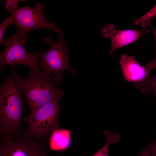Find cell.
<instances>
[{
	"label": "cell",
	"mask_w": 156,
	"mask_h": 156,
	"mask_svg": "<svg viewBox=\"0 0 156 156\" xmlns=\"http://www.w3.org/2000/svg\"><path fill=\"white\" fill-rule=\"evenodd\" d=\"M44 142L21 133L13 139L1 140L0 156H48Z\"/></svg>",
	"instance_id": "7"
},
{
	"label": "cell",
	"mask_w": 156,
	"mask_h": 156,
	"mask_svg": "<svg viewBox=\"0 0 156 156\" xmlns=\"http://www.w3.org/2000/svg\"><path fill=\"white\" fill-rule=\"evenodd\" d=\"M58 35V38L56 41L49 37L44 39V41L51 47L45 52L42 51L40 56L41 62L39 66L40 69L54 78L56 84L62 82L64 78L62 73L65 70L70 71L74 75L77 74L76 70L69 63L68 53L70 47L66 45L64 34Z\"/></svg>",
	"instance_id": "4"
},
{
	"label": "cell",
	"mask_w": 156,
	"mask_h": 156,
	"mask_svg": "<svg viewBox=\"0 0 156 156\" xmlns=\"http://www.w3.org/2000/svg\"><path fill=\"white\" fill-rule=\"evenodd\" d=\"M153 31L156 41V28L151 25L149 27ZM145 66L151 70L156 67V55L155 58L151 62L145 65Z\"/></svg>",
	"instance_id": "16"
},
{
	"label": "cell",
	"mask_w": 156,
	"mask_h": 156,
	"mask_svg": "<svg viewBox=\"0 0 156 156\" xmlns=\"http://www.w3.org/2000/svg\"><path fill=\"white\" fill-rule=\"evenodd\" d=\"M146 147L153 156H156V138Z\"/></svg>",
	"instance_id": "17"
},
{
	"label": "cell",
	"mask_w": 156,
	"mask_h": 156,
	"mask_svg": "<svg viewBox=\"0 0 156 156\" xmlns=\"http://www.w3.org/2000/svg\"><path fill=\"white\" fill-rule=\"evenodd\" d=\"M107 140L104 145L92 156H108L109 145L118 141L119 136L117 133H113L108 131L104 132Z\"/></svg>",
	"instance_id": "12"
},
{
	"label": "cell",
	"mask_w": 156,
	"mask_h": 156,
	"mask_svg": "<svg viewBox=\"0 0 156 156\" xmlns=\"http://www.w3.org/2000/svg\"><path fill=\"white\" fill-rule=\"evenodd\" d=\"M49 138L50 150L64 151L68 149L70 145L71 132L68 129H58L53 132Z\"/></svg>",
	"instance_id": "10"
},
{
	"label": "cell",
	"mask_w": 156,
	"mask_h": 156,
	"mask_svg": "<svg viewBox=\"0 0 156 156\" xmlns=\"http://www.w3.org/2000/svg\"><path fill=\"white\" fill-rule=\"evenodd\" d=\"M16 85L24 96L30 112L42 106L64 91L56 88L54 78L39 67L29 70L26 76L19 75L11 68Z\"/></svg>",
	"instance_id": "2"
},
{
	"label": "cell",
	"mask_w": 156,
	"mask_h": 156,
	"mask_svg": "<svg viewBox=\"0 0 156 156\" xmlns=\"http://www.w3.org/2000/svg\"><path fill=\"white\" fill-rule=\"evenodd\" d=\"M25 40V36L17 32L8 38H4L1 43L5 48L0 54L1 72L8 65L12 68L16 64L23 65L28 66L29 70L39 67L42 51L32 53L27 52L23 47Z\"/></svg>",
	"instance_id": "5"
},
{
	"label": "cell",
	"mask_w": 156,
	"mask_h": 156,
	"mask_svg": "<svg viewBox=\"0 0 156 156\" xmlns=\"http://www.w3.org/2000/svg\"><path fill=\"white\" fill-rule=\"evenodd\" d=\"M135 87L139 88L141 93L151 92L156 97V75L148 77L144 81L134 83Z\"/></svg>",
	"instance_id": "11"
},
{
	"label": "cell",
	"mask_w": 156,
	"mask_h": 156,
	"mask_svg": "<svg viewBox=\"0 0 156 156\" xmlns=\"http://www.w3.org/2000/svg\"><path fill=\"white\" fill-rule=\"evenodd\" d=\"M23 96L16 85L13 73L5 75L0 87L1 139H13L21 133Z\"/></svg>",
	"instance_id": "1"
},
{
	"label": "cell",
	"mask_w": 156,
	"mask_h": 156,
	"mask_svg": "<svg viewBox=\"0 0 156 156\" xmlns=\"http://www.w3.org/2000/svg\"><path fill=\"white\" fill-rule=\"evenodd\" d=\"M64 94L55 98L44 105L30 112L23 121L28 126L23 135L44 142L49 139L55 130L60 129L59 114L62 107L59 105Z\"/></svg>",
	"instance_id": "3"
},
{
	"label": "cell",
	"mask_w": 156,
	"mask_h": 156,
	"mask_svg": "<svg viewBox=\"0 0 156 156\" xmlns=\"http://www.w3.org/2000/svg\"><path fill=\"white\" fill-rule=\"evenodd\" d=\"M5 8L9 12L17 9L18 1L17 0H6L5 1Z\"/></svg>",
	"instance_id": "15"
},
{
	"label": "cell",
	"mask_w": 156,
	"mask_h": 156,
	"mask_svg": "<svg viewBox=\"0 0 156 156\" xmlns=\"http://www.w3.org/2000/svg\"><path fill=\"white\" fill-rule=\"evenodd\" d=\"M149 31L146 27L139 30H118L113 24H109L104 26L101 33L104 37L111 38V46L109 54L111 55L116 49L136 41L142 35Z\"/></svg>",
	"instance_id": "8"
},
{
	"label": "cell",
	"mask_w": 156,
	"mask_h": 156,
	"mask_svg": "<svg viewBox=\"0 0 156 156\" xmlns=\"http://www.w3.org/2000/svg\"><path fill=\"white\" fill-rule=\"evenodd\" d=\"M43 3L37 2L33 7L28 5L10 12L13 18L17 33L25 36L30 31L41 28L52 29L58 34L62 33V30L53 23L49 21L43 12Z\"/></svg>",
	"instance_id": "6"
},
{
	"label": "cell",
	"mask_w": 156,
	"mask_h": 156,
	"mask_svg": "<svg viewBox=\"0 0 156 156\" xmlns=\"http://www.w3.org/2000/svg\"><path fill=\"white\" fill-rule=\"evenodd\" d=\"M119 64L124 79L134 83L141 82L147 78L150 70L145 66L140 65L132 56L122 54L119 60Z\"/></svg>",
	"instance_id": "9"
},
{
	"label": "cell",
	"mask_w": 156,
	"mask_h": 156,
	"mask_svg": "<svg viewBox=\"0 0 156 156\" xmlns=\"http://www.w3.org/2000/svg\"><path fill=\"white\" fill-rule=\"evenodd\" d=\"M156 16V4L150 10L138 18H136L133 22L135 25L140 24L143 27H149L151 24V18Z\"/></svg>",
	"instance_id": "13"
},
{
	"label": "cell",
	"mask_w": 156,
	"mask_h": 156,
	"mask_svg": "<svg viewBox=\"0 0 156 156\" xmlns=\"http://www.w3.org/2000/svg\"><path fill=\"white\" fill-rule=\"evenodd\" d=\"M14 24V20L13 17L10 16L3 20L0 25V43H2L4 39L3 38L4 32L7 27L9 25Z\"/></svg>",
	"instance_id": "14"
},
{
	"label": "cell",
	"mask_w": 156,
	"mask_h": 156,
	"mask_svg": "<svg viewBox=\"0 0 156 156\" xmlns=\"http://www.w3.org/2000/svg\"><path fill=\"white\" fill-rule=\"evenodd\" d=\"M140 156H153L146 148H145L142 151Z\"/></svg>",
	"instance_id": "18"
}]
</instances>
